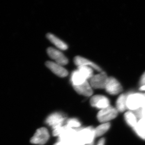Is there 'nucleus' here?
Listing matches in <instances>:
<instances>
[{
  "instance_id": "nucleus-9",
  "label": "nucleus",
  "mask_w": 145,
  "mask_h": 145,
  "mask_svg": "<svg viewBox=\"0 0 145 145\" xmlns=\"http://www.w3.org/2000/svg\"><path fill=\"white\" fill-rule=\"evenodd\" d=\"M47 53L49 57L56 61V63L65 65L68 63V60L62 52L57 49L49 48L47 49Z\"/></svg>"
},
{
  "instance_id": "nucleus-4",
  "label": "nucleus",
  "mask_w": 145,
  "mask_h": 145,
  "mask_svg": "<svg viewBox=\"0 0 145 145\" xmlns=\"http://www.w3.org/2000/svg\"><path fill=\"white\" fill-rule=\"evenodd\" d=\"M108 77L104 71L100 72L90 79V84L93 88L105 89Z\"/></svg>"
},
{
  "instance_id": "nucleus-13",
  "label": "nucleus",
  "mask_w": 145,
  "mask_h": 145,
  "mask_svg": "<svg viewBox=\"0 0 145 145\" xmlns=\"http://www.w3.org/2000/svg\"><path fill=\"white\" fill-rule=\"evenodd\" d=\"M47 38L54 45H55L57 48L61 50H66L68 48V46L64 42L60 39L56 37L54 34L52 33H48L47 35Z\"/></svg>"
},
{
  "instance_id": "nucleus-3",
  "label": "nucleus",
  "mask_w": 145,
  "mask_h": 145,
  "mask_svg": "<svg viewBox=\"0 0 145 145\" xmlns=\"http://www.w3.org/2000/svg\"><path fill=\"white\" fill-rule=\"evenodd\" d=\"M118 112L116 108L110 106V107L101 110L97 114V119L101 123H108V121L118 116Z\"/></svg>"
},
{
  "instance_id": "nucleus-19",
  "label": "nucleus",
  "mask_w": 145,
  "mask_h": 145,
  "mask_svg": "<svg viewBox=\"0 0 145 145\" xmlns=\"http://www.w3.org/2000/svg\"><path fill=\"white\" fill-rule=\"evenodd\" d=\"M65 125L70 128L78 129L80 128L81 124L78 119L73 118L68 119Z\"/></svg>"
},
{
  "instance_id": "nucleus-24",
  "label": "nucleus",
  "mask_w": 145,
  "mask_h": 145,
  "mask_svg": "<svg viewBox=\"0 0 145 145\" xmlns=\"http://www.w3.org/2000/svg\"><path fill=\"white\" fill-rule=\"evenodd\" d=\"M55 145H68L67 143H66L63 142L62 141H59L57 143H56L55 144Z\"/></svg>"
},
{
  "instance_id": "nucleus-1",
  "label": "nucleus",
  "mask_w": 145,
  "mask_h": 145,
  "mask_svg": "<svg viewBox=\"0 0 145 145\" xmlns=\"http://www.w3.org/2000/svg\"><path fill=\"white\" fill-rule=\"evenodd\" d=\"M145 103V95L140 93H131L127 95V108L131 111H135L142 108Z\"/></svg>"
},
{
  "instance_id": "nucleus-2",
  "label": "nucleus",
  "mask_w": 145,
  "mask_h": 145,
  "mask_svg": "<svg viewBox=\"0 0 145 145\" xmlns=\"http://www.w3.org/2000/svg\"><path fill=\"white\" fill-rule=\"evenodd\" d=\"M78 135L81 138L86 145H93L95 138V129L91 126L77 129Z\"/></svg>"
},
{
  "instance_id": "nucleus-18",
  "label": "nucleus",
  "mask_w": 145,
  "mask_h": 145,
  "mask_svg": "<svg viewBox=\"0 0 145 145\" xmlns=\"http://www.w3.org/2000/svg\"><path fill=\"white\" fill-rule=\"evenodd\" d=\"M110 127V123H103L99 125L95 129V133L96 137H100L105 134Z\"/></svg>"
},
{
  "instance_id": "nucleus-21",
  "label": "nucleus",
  "mask_w": 145,
  "mask_h": 145,
  "mask_svg": "<svg viewBox=\"0 0 145 145\" xmlns=\"http://www.w3.org/2000/svg\"><path fill=\"white\" fill-rule=\"evenodd\" d=\"M137 125L143 129H145V118H140V120L138 122Z\"/></svg>"
},
{
  "instance_id": "nucleus-15",
  "label": "nucleus",
  "mask_w": 145,
  "mask_h": 145,
  "mask_svg": "<svg viewBox=\"0 0 145 145\" xmlns=\"http://www.w3.org/2000/svg\"><path fill=\"white\" fill-rule=\"evenodd\" d=\"M127 95L122 94L118 98L116 102V110L120 112H123L127 108Z\"/></svg>"
},
{
  "instance_id": "nucleus-5",
  "label": "nucleus",
  "mask_w": 145,
  "mask_h": 145,
  "mask_svg": "<svg viewBox=\"0 0 145 145\" xmlns=\"http://www.w3.org/2000/svg\"><path fill=\"white\" fill-rule=\"evenodd\" d=\"M49 138L48 131L45 128H39L31 140V142L34 144L42 145L47 142Z\"/></svg>"
},
{
  "instance_id": "nucleus-16",
  "label": "nucleus",
  "mask_w": 145,
  "mask_h": 145,
  "mask_svg": "<svg viewBox=\"0 0 145 145\" xmlns=\"http://www.w3.org/2000/svg\"><path fill=\"white\" fill-rule=\"evenodd\" d=\"M125 119L126 123L133 128L137 125L138 123L137 116L132 111H128L125 113Z\"/></svg>"
},
{
  "instance_id": "nucleus-6",
  "label": "nucleus",
  "mask_w": 145,
  "mask_h": 145,
  "mask_svg": "<svg viewBox=\"0 0 145 145\" xmlns=\"http://www.w3.org/2000/svg\"><path fill=\"white\" fill-rule=\"evenodd\" d=\"M105 89L108 93L111 95H118L123 91V88L120 82L112 77H108Z\"/></svg>"
},
{
  "instance_id": "nucleus-20",
  "label": "nucleus",
  "mask_w": 145,
  "mask_h": 145,
  "mask_svg": "<svg viewBox=\"0 0 145 145\" xmlns=\"http://www.w3.org/2000/svg\"><path fill=\"white\" fill-rule=\"evenodd\" d=\"M133 129L138 137H140L141 139L145 140V129H143L138 125L135 126Z\"/></svg>"
},
{
  "instance_id": "nucleus-8",
  "label": "nucleus",
  "mask_w": 145,
  "mask_h": 145,
  "mask_svg": "<svg viewBox=\"0 0 145 145\" xmlns=\"http://www.w3.org/2000/svg\"><path fill=\"white\" fill-rule=\"evenodd\" d=\"M90 104L92 107L101 110L110 107V101L107 97L104 95H96L91 99Z\"/></svg>"
},
{
  "instance_id": "nucleus-14",
  "label": "nucleus",
  "mask_w": 145,
  "mask_h": 145,
  "mask_svg": "<svg viewBox=\"0 0 145 145\" xmlns=\"http://www.w3.org/2000/svg\"><path fill=\"white\" fill-rule=\"evenodd\" d=\"M71 80L73 86H74L80 85L87 81V80L82 75L80 71L78 70H77L74 71L72 73Z\"/></svg>"
},
{
  "instance_id": "nucleus-12",
  "label": "nucleus",
  "mask_w": 145,
  "mask_h": 145,
  "mask_svg": "<svg viewBox=\"0 0 145 145\" xmlns=\"http://www.w3.org/2000/svg\"><path fill=\"white\" fill-rule=\"evenodd\" d=\"M74 90L80 94L84 96L89 97L92 96L93 93V88L91 86L88 80L84 82L83 83L78 86H73Z\"/></svg>"
},
{
  "instance_id": "nucleus-10",
  "label": "nucleus",
  "mask_w": 145,
  "mask_h": 145,
  "mask_svg": "<svg viewBox=\"0 0 145 145\" xmlns=\"http://www.w3.org/2000/svg\"><path fill=\"white\" fill-rule=\"evenodd\" d=\"M46 65L49 70H50L56 75L64 78L68 75V72L63 66L54 62L48 61L46 63Z\"/></svg>"
},
{
  "instance_id": "nucleus-17",
  "label": "nucleus",
  "mask_w": 145,
  "mask_h": 145,
  "mask_svg": "<svg viewBox=\"0 0 145 145\" xmlns=\"http://www.w3.org/2000/svg\"><path fill=\"white\" fill-rule=\"evenodd\" d=\"M78 70L85 77L87 80H90L93 76V70L92 68L88 66H80Z\"/></svg>"
},
{
  "instance_id": "nucleus-25",
  "label": "nucleus",
  "mask_w": 145,
  "mask_h": 145,
  "mask_svg": "<svg viewBox=\"0 0 145 145\" xmlns=\"http://www.w3.org/2000/svg\"><path fill=\"white\" fill-rule=\"evenodd\" d=\"M140 89L141 91H145V86H140Z\"/></svg>"
},
{
  "instance_id": "nucleus-23",
  "label": "nucleus",
  "mask_w": 145,
  "mask_h": 145,
  "mask_svg": "<svg viewBox=\"0 0 145 145\" xmlns=\"http://www.w3.org/2000/svg\"><path fill=\"white\" fill-rule=\"evenodd\" d=\"M105 143V139L102 138L98 141L97 145H104Z\"/></svg>"
},
{
  "instance_id": "nucleus-11",
  "label": "nucleus",
  "mask_w": 145,
  "mask_h": 145,
  "mask_svg": "<svg viewBox=\"0 0 145 145\" xmlns=\"http://www.w3.org/2000/svg\"><path fill=\"white\" fill-rule=\"evenodd\" d=\"M74 62L75 64L78 66V67L88 66L92 68L93 69L96 70L99 72L102 71V69L99 66L86 58L80 56H76L74 58Z\"/></svg>"
},
{
  "instance_id": "nucleus-7",
  "label": "nucleus",
  "mask_w": 145,
  "mask_h": 145,
  "mask_svg": "<svg viewBox=\"0 0 145 145\" xmlns=\"http://www.w3.org/2000/svg\"><path fill=\"white\" fill-rule=\"evenodd\" d=\"M65 117L63 114L59 112L53 113L49 115L46 120V123L53 129L63 125Z\"/></svg>"
},
{
  "instance_id": "nucleus-22",
  "label": "nucleus",
  "mask_w": 145,
  "mask_h": 145,
  "mask_svg": "<svg viewBox=\"0 0 145 145\" xmlns=\"http://www.w3.org/2000/svg\"><path fill=\"white\" fill-rule=\"evenodd\" d=\"M140 85L141 86L145 85V71L143 73V74L141 76V78H140Z\"/></svg>"
}]
</instances>
